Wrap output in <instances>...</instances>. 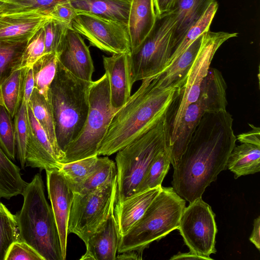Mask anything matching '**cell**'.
<instances>
[{
    "label": "cell",
    "instance_id": "cell-28",
    "mask_svg": "<svg viewBox=\"0 0 260 260\" xmlns=\"http://www.w3.org/2000/svg\"><path fill=\"white\" fill-rule=\"evenodd\" d=\"M23 68L14 71L0 86V105L13 118L23 99Z\"/></svg>",
    "mask_w": 260,
    "mask_h": 260
},
{
    "label": "cell",
    "instance_id": "cell-33",
    "mask_svg": "<svg viewBox=\"0 0 260 260\" xmlns=\"http://www.w3.org/2000/svg\"><path fill=\"white\" fill-rule=\"evenodd\" d=\"M170 164V157L167 148L160 152L153 160L139 184L135 193L161 186Z\"/></svg>",
    "mask_w": 260,
    "mask_h": 260
},
{
    "label": "cell",
    "instance_id": "cell-32",
    "mask_svg": "<svg viewBox=\"0 0 260 260\" xmlns=\"http://www.w3.org/2000/svg\"><path fill=\"white\" fill-rule=\"evenodd\" d=\"M99 157L93 156L63 164L59 171L64 176L75 191L96 168Z\"/></svg>",
    "mask_w": 260,
    "mask_h": 260
},
{
    "label": "cell",
    "instance_id": "cell-8",
    "mask_svg": "<svg viewBox=\"0 0 260 260\" xmlns=\"http://www.w3.org/2000/svg\"><path fill=\"white\" fill-rule=\"evenodd\" d=\"M176 19L170 11L156 17L142 43L129 55L132 83L155 78L166 68L174 50Z\"/></svg>",
    "mask_w": 260,
    "mask_h": 260
},
{
    "label": "cell",
    "instance_id": "cell-13",
    "mask_svg": "<svg viewBox=\"0 0 260 260\" xmlns=\"http://www.w3.org/2000/svg\"><path fill=\"white\" fill-rule=\"evenodd\" d=\"M72 26L90 45L105 52L111 54L131 53L130 37L126 24L80 13L73 20Z\"/></svg>",
    "mask_w": 260,
    "mask_h": 260
},
{
    "label": "cell",
    "instance_id": "cell-20",
    "mask_svg": "<svg viewBox=\"0 0 260 260\" xmlns=\"http://www.w3.org/2000/svg\"><path fill=\"white\" fill-rule=\"evenodd\" d=\"M161 187L136 193L120 203H115L113 213L120 237L126 234L141 218Z\"/></svg>",
    "mask_w": 260,
    "mask_h": 260
},
{
    "label": "cell",
    "instance_id": "cell-7",
    "mask_svg": "<svg viewBox=\"0 0 260 260\" xmlns=\"http://www.w3.org/2000/svg\"><path fill=\"white\" fill-rule=\"evenodd\" d=\"M115 113L111 104L108 78L105 73L90 86L86 120L77 137L65 150L63 164L98 155L99 145Z\"/></svg>",
    "mask_w": 260,
    "mask_h": 260
},
{
    "label": "cell",
    "instance_id": "cell-41",
    "mask_svg": "<svg viewBox=\"0 0 260 260\" xmlns=\"http://www.w3.org/2000/svg\"><path fill=\"white\" fill-rule=\"evenodd\" d=\"M5 260H44V258L30 245L18 240L10 246Z\"/></svg>",
    "mask_w": 260,
    "mask_h": 260
},
{
    "label": "cell",
    "instance_id": "cell-45",
    "mask_svg": "<svg viewBox=\"0 0 260 260\" xmlns=\"http://www.w3.org/2000/svg\"><path fill=\"white\" fill-rule=\"evenodd\" d=\"M177 0H153L156 16L170 12Z\"/></svg>",
    "mask_w": 260,
    "mask_h": 260
},
{
    "label": "cell",
    "instance_id": "cell-25",
    "mask_svg": "<svg viewBox=\"0 0 260 260\" xmlns=\"http://www.w3.org/2000/svg\"><path fill=\"white\" fill-rule=\"evenodd\" d=\"M226 168L235 179L260 171V146L242 143L235 146L227 161Z\"/></svg>",
    "mask_w": 260,
    "mask_h": 260
},
{
    "label": "cell",
    "instance_id": "cell-46",
    "mask_svg": "<svg viewBox=\"0 0 260 260\" xmlns=\"http://www.w3.org/2000/svg\"><path fill=\"white\" fill-rule=\"evenodd\" d=\"M260 216L254 219L253 228L249 237L250 241L252 243L256 248L260 250Z\"/></svg>",
    "mask_w": 260,
    "mask_h": 260
},
{
    "label": "cell",
    "instance_id": "cell-30",
    "mask_svg": "<svg viewBox=\"0 0 260 260\" xmlns=\"http://www.w3.org/2000/svg\"><path fill=\"white\" fill-rule=\"evenodd\" d=\"M28 40L0 41V86L14 71L19 69Z\"/></svg>",
    "mask_w": 260,
    "mask_h": 260
},
{
    "label": "cell",
    "instance_id": "cell-39",
    "mask_svg": "<svg viewBox=\"0 0 260 260\" xmlns=\"http://www.w3.org/2000/svg\"><path fill=\"white\" fill-rule=\"evenodd\" d=\"M45 53L56 52L63 43L68 31L71 29L66 23L50 18L44 25Z\"/></svg>",
    "mask_w": 260,
    "mask_h": 260
},
{
    "label": "cell",
    "instance_id": "cell-24",
    "mask_svg": "<svg viewBox=\"0 0 260 260\" xmlns=\"http://www.w3.org/2000/svg\"><path fill=\"white\" fill-rule=\"evenodd\" d=\"M216 0H177L172 10L176 17L174 49L187 29L204 14Z\"/></svg>",
    "mask_w": 260,
    "mask_h": 260
},
{
    "label": "cell",
    "instance_id": "cell-38",
    "mask_svg": "<svg viewBox=\"0 0 260 260\" xmlns=\"http://www.w3.org/2000/svg\"><path fill=\"white\" fill-rule=\"evenodd\" d=\"M7 110L0 105V147L11 160L16 154L14 122Z\"/></svg>",
    "mask_w": 260,
    "mask_h": 260
},
{
    "label": "cell",
    "instance_id": "cell-49",
    "mask_svg": "<svg viewBox=\"0 0 260 260\" xmlns=\"http://www.w3.org/2000/svg\"><path fill=\"white\" fill-rule=\"evenodd\" d=\"M0 1H3L4 2H11V1H15V0H0Z\"/></svg>",
    "mask_w": 260,
    "mask_h": 260
},
{
    "label": "cell",
    "instance_id": "cell-11",
    "mask_svg": "<svg viewBox=\"0 0 260 260\" xmlns=\"http://www.w3.org/2000/svg\"><path fill=\"white\" fill-rule=\"evenodd\" d=\"M237 32H212L204 34L201 47L190 68L185 83L181 87V95L171 123H169L168 148L173 144L177 128L187 107L198 99L203 79L207 75L212 59L218 49L229 39L236 37Z\"/></svg>",
    "mask_w": 260,
    "mask_h": 260
},
{
    "label": "cell",
    "instance_id": "cell-3",
    "mask_svg": "<svg viewBox=\"0 0 260 260\" xmlns=\"http://www.w3.org/2000/svg\"><path fill=\"white\" fill-rule=\"evenodd\" d=\"M22 195L23 205L15 215L19 240L35 248L44 260H64L56 221L40 174L27 183Z\"/></svg>",
    "mask_w": 260,
    "mask_h": 260
},
{
    "label": "cell",
    "instance_id": "cell-6",
    "mask_svg": "<svg viewBox=\"0 0 260 260\" xmlns=\"http://www.w3.org/2000/svg\"><path fill=\"white\" fill-rule=\"evenodd\" d=\"M169 132L166 116L148 132L116 152V203L135 193L153 160L168 148Z\"/></svg>",
    "mask_w": 260,
    "mask_h": 260
},
{
    "label": "cell",
    "instance_id": "cell-18",
    "mask_svg": "<svg viewBox=\"0 0 260 260\" xmlns=\"http://www.w3.org/2000/svg\"><path fill=\"white\" fill-rule=\"evenodd\" d=\"M51 17L30 12L0 15V41L29 40Z\"/></svg>",
    "mask_w": 260,
    "mask_h": 260
},
{
    "label": "cell",
    "instance_id": "cell-14",
    "mask_svg": "<svg viewBox=\"0 0 260 260\" xmlns=\"http://www.w3.org/2000/svg\"><path fill=\"white\" fill-rule=\"evenodd\" d=\"M48 198L56 221L62 255H67L68 224L74 198L73 190L57 169L46 170Z\"/></svg>",
    "mask_w": 260,
    "mask_h": 260
},
{
    "label": "cell",
    "instance_id": "cell-31",
    "mask_svg": "<svg viewBox=\"0 0 260 260\" xmlns=\"http://www.w3.org/2000/svg\"><path fill=\"white\" fill-rule=\"evenodd\" d=\"M57 64L56 53L50 52L44 54L32 67L35 88L47 99H49L48 92L55 77Z\"/></svg>",
    "mask_w": 260,
    "mask_h": 260
},
{
    "label": "cell",
    "instance_id": "cell-12",
    "mask_svg": "<svg viewBox=\"0 0 260 260\" xmlns=\"http://www.w3.org/2000/svg\"><path fill=\"white\" fill-rule=\"evenodd\" d=\"M215 217L211 206L199 198L184 208L178 228L189 251L209 260L216 252Z\"/></svg>",
    "mask_w": 260,
    "mask_h": 260
},
{
    "label": "cell",
    "instance_id": "cell-1",
    "mask_svg": "<svg viewBox=\"0 0 260 260\" xmlns=\"http://www.w3.org/2000/svg\"><path fill=\"white\" fill-rule=\"evenodd\" d=\"M233 122L226 110L206 113L201 119L185 151L173 166L172 187L185 201L202 198L206 187L227 169L237 141Z\"/></svg>",
    "mask_w": 260,
    "mask_h": 260
},
{
    "label": "cell",
    "instance_id": "cell-50",
    "mask_svg": "<svg viewBox=\"0 0 260 260\" xmlns=\"http://www.w3.org/2000/svg\"><path fill=\"white\" fill-rule=\"evenodd\" d=\"M5 2H3V1H0V8L1 7V6L4 4Z\"/></svg>",
    "mask_w": 260,
    "mask_h": 260
},
{
    "label": "cell",
    "instance_id": "cell-40",
    "mask_svg": "<svg viewBox=\"0 0 260 260\" xmlns=\"http://www.w3.org/2000/svg\"><path fill=\"white\" fill-rule=\"evenodd\" d=\"M45 54V32L42 26L28 40L19 69L32 67L35 62Z\"/></svg>",
    "mask_w": 260,
    "mask_h": 260
},
{
    "label": "cell",
    "instance_id": "cell-16",
    "mask_svg": "<svg viewBox=\"0 0 260 260\" xmlns=\"http://www.w3.org/2000/svg\"><path fill=\"white\" fill-rule=\"evenodd\" d=\"M81 36L73 29L68 30L63 43L56 52L57 60L76 77L92 82L93 62L89 48Z\"/></svg>",
    "mask_w": 260,
    "mask_h": 260
},
{
    "label": "cell",
    "instance_id": "cell-2",
    "mask_svg": "<svg viewBox=\"0 0 260 260\" xmlns=\"http://www.w3.org/2000/svg\"><path fill=\"white\" fill-rule=\"evenodd\" d=\"M181 87L159 88L155 78L142 80L127 102L114 114L99 145L98 155L110 156L139 138L167 116Z\"/></svg>",
    "mask_w": 260,
    "mask_h": 260
},
{
    "label": "cell",
    "instance_id": "cell-34",
    "mask_svg": "<svg viewBox=\"0 0 260 260\" xmlns=\"http://www.w3.org/2000/svg\"><path fill=\"white\" fill-rule=\"evenodd\" d=\"M117 176L115 163L108 156L99 157L98 165L87 179L74 192L85 193L112 180Z\"/></svg>",
    "mask_w": 260,
    "mask_h": 260
},
{
    "label": "cell",
    "instance_id": "cell-43",
    "mask_svg": "<svg viewBox=\"0 0 260 260\" xmlns=\"http://www.w3.org/2000/svg\"><path fill=\"white\" fill-rule=\"evenodd\" d=\"M23 100L28 104L35 88V81L32 67L23 68Z\"/></svg>",
    "mask_w": 260,
    "mask_h": 260
},
{
    "label": "cell",
    "instance_id": "cell-44",
    "mask_svg": "<svg viewBox=\"0 0 260 260\" xmlns=\"http://www.w3.org/2000/svg\"><path fill=\"white\" fill-rule=\"evenodd\" d=\"M251 130L248 132L241 134L236 137V139L241 143H246L260 146V129L253 124H250Z\"/></svg>",
    "mask_w": 260,
    "mask_h": 260
},
{
    "label": "cell",
    "instance_id": "cell-21",
    "mask_svg": "<svg viewBox=\"0 0 260 260\" xmlns=\"http://www.w3.org/2000/svg\"><path fill=\"white\" fill-rule=\"evenodd\" d=\"M156 17L153 0H132L127 22L131 51L139 46L149 34Z\"/></svg>",
    "mask_w": 260,
    "mask_h": 260
},
{
    "label": "cell",
    "instance_id": "cell-5",
    "mask_svg": "<svg viewBox=\"0 0 260 260\" xmlns=\"http://www.w3.org/2000/svg\"><path fill=\"white\" fill-rule=\"evenodd\" d=\"M185 203L172 187L162 186L141 218L120 237L117 252L142 254L152 242L178 229Z\"/></svg>",
    "mask_w": 260,
    "mask_h": 260
},
{
    "label": "cell",
    "instance_id": "cell-47",
    "mask_svg": "<svg viewBox=\"0 0 260 260\" xmlns=\"http://www.w3.org/2000/svg\"><path fill=\"white\" fill-rule=\"evenodd\" d=\"M170 260L177 259H198L209 260L207 258L198 255L189 251L188 253H178L170 258Z\"/></svg>",
    "mask_w": 260,
    "mask_h": 260
},
{
    "label": "cell",
    "instance_id": "cell-42",
    "mask_svg": "<svg viewBox=\"0 0 260 260\" xmlns=\"http://www.w3.org/2000/svg\"><path fill=\"white\" fill-rule=\"evenodd\" d=\"M49 15L53 18L62 21L71 28L72 22L78 15L70 2L56 4L50 10Z\"/></svg>",
    "mask_w": 260,
    "mask_h": 260
},
{
    "label": "cell",
    "instance_id": "cell-35",
    "mask_svg": "<svg viewBox=\"0 0 260 260\" xmlns=\"http://www.w3.org/2000/svg\"><path fill=\"white\" fill-rule=\"evenodd\" d=\"M19 237L15 215L0 201V260H5L10 246L19 240Z\"/></svg>",
    "mask_w": 260,
    "mask_h": 260
},
{
    "label": "cell",
    "instance_id": "cell-37",
    "mask_svg": "<svg viewBox=\"0 0 260 260\" xmlns=\"http://www.w3.org/2000/svg\"><path fill=\"white\" fill-rule=\"evenodd\" d=\"M74 1L75 0H15L4 3L0 8V15L30 12H37L49 15V12L56 4Z\"/></svg>",
    "mask_w": 260,
    "mask_h": 260
},
{
    "label": "cell",
    "instance_id": "cell-22",
    "mask_svg": "<svg viewBox=\"0 0 260 260\" xmlns=\"http://www.w3.org/2000/svg\"><path fill=\"white\" fill-rule=\"evenodd\" d=\"M203 35L196 39L173 62L155 77L157 87L163 88L174 85L180 87L183 85L201 47Z\"/></svg>",
    "mask_w": 260,
    "mask_h": 260
},
{
    "label": "cell",
    "instance_id": "cell-15",
    "mask_svg": "<svg viewBox=\"0 0 260 260\" xmlns=\"http://www.w3.org/2000/svg\"><path fill=\"white\" fill-rule=\"evenodd\" d=\"M29 137L25 153V166L39 168L41 171L59 169L62 158L55 152L45 131L28 105Z\"/></svg>",
    "mask_w": 260,
    "mask_h": 260
},
{
    "label": "cell",
    "instance_id": "cell-4",
    "mask_svg": "<svg viewBox=\"0 0 260 260\" xmlns=\"http://www.w3.org/2000/svg\"><path fill=\"white\" fill-rule=\"evenodd\" d=\"M92 82L76 77L57 60L48 98L53 114L57 142L63 153L77 137L85 123Z\"/></svg>",
    "mask_w": 260,
    "mask_h": 260
},
{
    "label": "cell",
    "instance_id": "cell-48",
    "mask_svg": "<svg viewBox=\"0 0 260 260\" xmlns=\"http://www.w3.org/2000/svg\"><path fill=\"white\" fill-rule=\"evenodd\" d=\"M142 254L136 251H125L116 255V259H142Z\"/></svg>",
    "mask_w": 260,
    "mask_h": 260
},
{
    "label": "cell",
    "instance_id": "cell-29",
    "mask_svg": "<svg viewBox=\"0 0 260 260\" xmlns=\"http://www.w3.org/2000/svg\"><path fill=\"white\" fill-rule=\"evenodd\" d=\"M218 8L217 2L216 1L212 2L198 21L187 29L174 48L166 68L173 62L200 36L209 30Z\"/></svg>",
    "mask_w": 260,
    "mask_h": 260
},
{
    "label": "cell",
    "instance_id": "cell-36",
    "mask_svg": "<svg viewBox=\"0 0 260 260\" xmlns=\"http://www.w3.org/2000/svg\"><path fill=\"white\" fill-rule=\"evenodd\" d=\"M28 105L23 100L20 108L14 117L16 155L22 169L25 166V153L29 137Z\"/></svg>",
    "mask_w": 260,
    "mask_h": 260
},
{
    "label": "cell",
    "instance_id": "cell-17",
    "mask_svg": "<svg viewBox=\"0 0 260 260\" xmlns=\"http://www.w3.org/2000/svg\"><path fill=\"white\" fill-rule=\"evenodd\" d=\"M129 54L103 56V66L109 83L110 101L116 112L131 96L132 83Z\"/></svg>",
    "mask_w": 260,
    "mask_h": 260
},
{
    "label": "cell",
    "instance_id": "cell-51",
    "mask_svg": "<svg viewBox=\"0 0 260 260\" xmlns=\"http://www.w3.org/2000/svg\"><path fill=\"white\" fill-rule=\"evenodd\" d=\"M126 1H129L130 2H131V1H132V0H126Z\"/></svg>",
    "mask_w": 260,
    "mask_h": 260
},
{
    "label": "cell",
    "instance_id": "cell-26",
    "mask_svg": "<svg viewBox=\"0 0 260 260\" xmlns=\"http://www.w3.org/2000/svg\"><path fill=\"white\" fill-rule=\"evenodd\" d=\"M36 119L45 131L55 152L62 158L64 153L59 148L56 138L53 112L49 99H47L34 88L29 103Z\"/></svg>",
    "mask_w": 260,
    "mask_h": 260
},
{
    "label": "cell",
    "instance_id": "cell-19",
    "mask_svg": "<svg viewBox=\"0 0 260 260\" xmlns=\"http://www.w3.org/2000/svg\"><path fill=\"white\" fill-rule=\"evenodd\" d=\"M120 236L112 213L104 224L85 243L86 251L80 260H115Z\"/></svg>",
    "mask_w": 260,
    "mask_h": 260
},
{
    "label": "cell",
    "instance_id": "cell-10",
    "mask_svg": "<svg viewBox=\"0 0 260 260\" xmlns=\"http://www.w3.org/2000/svg\"><path fill=\"white\" fill-rule=\"evenodd\" d=\"M117 193V176L91 191L74 192L68 234L76 235L85 243L113 212Z\"/></svg>",
    "mask_w": 260,
    "mask_h": 260
},
{
    "label": "cell",
    "instance_id": "cell-27",
    "mask_svg": "<svg viewBox=\"0 0 260 260\" xmlns=\"http://www.w3.org/2000/svg\"><path fill=\"white\" fill-rule=\"evenodd\" d=\"M27 183L21 177L20 168L0 147V199L22 194Z\"/></svg>",
    "mask_w": 260,
    "mask_h": 260
},
{
    "label": "cell",
    "instance_id": "cell-9",
    "mask_svg": "<svg viewBox=\"0 0 260 260\" xmlns=\"http://www.w3.org/2000/svg\"><path fill=\"white\" fill-rule=\"evenodd\" d=\"M227 85L221 73L210 68L202 82L197 100L186 108L172 145L168 149L173 166L185 151L196 127L206 113L226 110Z\"/></svg>",
    "mask_w": 260,
    "mask_h": 260
},
{
    "label": "cell",
    "instance_id": "cell-23",
    "mask_svg": "<svg viewBox=\"0 0 260 260\" xmlns=\"http://www.w3.org/2000/svg\"><path fill=\"white\" fill-rule=\"evenodd\" d=\"M77 14L87 13L127 25L131 2L126 0H75Z\"/></svg>",
    "mask_w": 260,
    "mask_h": 260
}]
</instances>
